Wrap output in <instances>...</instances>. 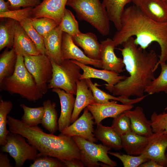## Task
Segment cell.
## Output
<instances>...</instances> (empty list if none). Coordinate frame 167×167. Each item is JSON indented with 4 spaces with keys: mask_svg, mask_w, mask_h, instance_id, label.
<instances>
[{
    "mask_svg": "<svg viewBox=\"0 0 167 167\" xmlns=\"http://www.w3.org/2000/svg\"><path fill=\"white\" fill-rule=\"evenodd\" d=\"M138 7L151 19L159 22H167V3L165 0H142Z\"/></svg>",
    "mask_w": 167,
    "mask_h": 167,
    "instance_id": "603a6c76",
    "label": "cell"
},
{
    "mask_svg": "<svg viewBox=\"0 0 167 167\" xmlns=\"http://www.w3.org/2000/svg\"><path fill=\"white\" fill-rule=\"evenodd\" d=\"M24 58L26 68L33 77L41 92L45 94L52 76L51 60L47 55L42 54Z\"/></svg>",
    "mask_w": 167,
    "mask_h": 167,
    "instance_id": "9c48e42d",
    "label": "cell"
},
{
    "mask_svg": "<svg viewBox=\"0 0 167 167\" xmlns=\"http://www.w3.org/2000/svg\"><path fill=\"white\" fill-rule=\"evenodd\" d=\"M150 118L153 133L167 134V113L163 112L158 114L154 112Z\"/></svg>",
    "mask_w": 167,
    "mask_h": 167,
    "instance_id": "ab89813d",
    "label": "cell"
},
{
    "mask_svg": "<svg viewBox=\"0 0 167 167\" xmlns=\"http://www.w3.org/2000/svg\"></svg>",
    "mask_w": 167,
    "mask_h": 167,
    "instance_id": "816d5d0a",
    "label": "cell"
},
{
    "mask_svg": "<svg viewBox=\"0 0 167 167\" xmlns=\"http://www.w3.org/2000/svg\"><path fill=\"white\" fill-rule=\"evenodd\" d=\"M17 54L13 48H6L0 55V84L5 78L14 73L17 61Z\"/></svg>",
    "mask_w": 167,
    "mask_h": 167,
    "instance_id": "83f0119b",
    "label": "cell"
},
{
    "mask_svg": "<svg viewBox=\"0 0 167 167\" xmlns=\"http://www.w3.org/2000/svg\"><path fill=\"white\" fill-rule=\"evenodd\" d=\"M31 19L34 28L43 37L59 25L54 20L48 17L32 18Z\"/></svg>",
    "mask_w": 167,
    "mask_h": 167,
    "instance_id": "d590c367",
    "label": "cell"
},
{
    "mask_svg": "<svg viewBox=\"0 0 167 167\" xmlns=\"http://www.w3.org/2000/svg\"><path fill=\"white\" fill-rule=\"evenodd\" d=\"M7 125L10 132L19 134L27 139V142L39 152L62 160L80 159V153L72 137L48 134L37 126H29L21 120L7 116Z\"/></svg>",
    "mask_w": 167,
    "mask_h": 167,
    "instance_id": "3957f363",
    "label": "cell"
},
{
    "mask_svg": "<svg viewBox=\"0 0 167 167\" xmlns=\"http://www.w3.org/2000/svg\"><path fill=\"white\" fill-rule=\"evenodd\" d=\"M124 112L130 119L132 131L147 137L153 133L151 121L147 119L141 107L137 106L133 110H127Z\"/></svg>",
    "mask_w": 167,
    "mask_h": 167,
    "instance_id": "44dd1931",
    "label": "cell"
},
{
    "mask_svg": "<svg viewBox=\"0 0 167 167\" xmlns=\"http://www.w3.org/2000/svg\"><path fill=\"white\" fill-rule=\"evenodd\" d=\"M31 18H23L19 20L18 22L32 41L40 53L46 55L44 38L39 34L32 26Z\"/></svg>",
    "mask_w": 167,
    "mask_h": 167,
    "instance_id": "1f68e13d",
    "label": "cell"
},
{
    "mask_svg": "<svg viewBox=\"0 0 167 167\" xmlns=\"http://www.w3.org/2000/svg\"><path fill=\"white\" fill-rule=\"evenodd\" d=\"M52 91L57 94L60 100L61 111L58 124V130L61 133L71 124L75 98L73 94L59 88H53Z\"/></svg>",
    "mask_w": 167,
    "mask_h": 167,
    "instance_id": "e0dca14e",
    "label": "cell"
},
{
    "mask_svg": "<svg viewBox=\"0 0 167 167\" xmlns=\"http://www.w3.org/2000/svg\"><path fill=\"white\" fill-rule=\"evenodd\" d=\"M133 36H135V43L143 49L152 42L157 43L161 49L158 63H166L167 22H159L151 19L134 5L125 8L122 16L120 28L112 40L116 47Z\"/></svg>",
    "mask_w": 167,
    "mask_h": 167,
    "instance_id": "7a4b0ae2",
    "label": "cell"
},
{
    "mask_svg": "<svg viewBox=\"0 0 167 167\" xmlns=\"http://www.w3.org/2000/svg\"><path fill=\"white\" fill-rule=\"evenodd\" d=\"M133 107V105L120 104L116 101L111 100L107 103H95L87 108L92 115L95 124L97 125L106 118H113L126 110L131 109Z\"/></svg>",
    "mask_w": 167,
    "mask_h": 167,
    "instance_id": "4fadbf2b",
    "label": "cell"
},
{
    "mask_svg": "<svg viewBox=\"0 0 167 167\" xmlns=\"http://www.w3.org/2000/svg\"><path fill=\"white\" fill-rule=\"evenodd\" d=\"M78 65L83 71L80 80L91 78L100 79L107 83L105 84V88L111 92L112 88L118 82L126 78L127 76L120 75L119 73L114 71L103 69L100 70L94 68L87 65L82 64L78 62L72 60Z\"/></svg>",
    "mask_w": 167,
    "mask_h": 167,
    "instance_id": "9a60e30c",
    "label": "cell"
},
{
    "mask_svg": "<svg viewBox=\"0 0 167 167\" xmlns=\"http://www.w3.org/2000/svg\"><path fill=\"white\" fill-rule=\"evenodd\" d=\"M74 42L81 47L89 58L100 60L101 44L96 35L91 32L80 33L72 36Z\"/></svg>",
    "mask_w": 167,
    "mask_h": 167,
    "instance_id": "7402d4cb",
    "label": "cell"
},
{
    "mask_svg": "<svg viewBox=\"0 0 167 167\" xmlns=\"http://www.w3.org/2000/svg\"><path fill=\"white\" fill-rule=\"evenodd\" d=\"M165 156L167 159V148L166 149V152H165Z\"/></svg>",
    "mask_w": 167,
    "mask_h": 167,
    "instance_id": "c3c4849f",
    "label": "cell"
},
{
    "mask_svg": "<svg viewBox=\"0 0 167 167\" xmlns=\"http://www.w3.org/2000/svg\"><path fill=\"white\" fill-rule=\"evenodd\" d=\"M10 10V4L9 1L0 0V13L8 12Z\"/></svg>",
    "mask_w": 167,
    "mask_h": 167,
    "instance_id": "f6af8a7d",
    "label": "cell"
},
{
    "mask_svg": "<svg viewBox=\"0 0 167 167\" xmlns=\"http://www.w3.org/2000/svg\"><path fill=\"white\" fill-rule=\"evenodd\" d=\"M13 104L10 101H0V145L3 146L6 143V137L10 132L7 129V115L11 112Z\"/></svg>",
    "mask_w": 167,
    "mask_h": 167,
    "instance_id": "d6a6232c",
    "label": "cell"
},
{
    "mask_svg": "<svg viewBox=\"0 0 167 167\" xmlns=\"http://www.w3.org/2000/svg\"><path fill=\"white\" fill-rule=\"evenodd\" d=\"M66 5L74 11L79 20L87 22L102 35L109 34L110 21L100 0H68Z\"/></svg>",
    "mask_w": 167,
    "mask_h": 167,
    "instance_id": "5b68a950",
    "label": "cell"
},
{
    "mask_svg": "<svg viewBox=\"0 0 167 167\" xmlns=\"http://www.w3.org/2000/svg\"><path fill=\"white\" fill-rule=\"evenodd\" d=\"M68 0H43L33 7L32 18L47 17L52 19L59 25L61 23Z\"/></svg>",
    "mask_w": 167,
    "mask_h": 167,
    "instance_id": "5bb4252c",
    "label": "cell"
},
{
    "mask_svg": "<svg viewBox=\"0 0 167 167\" xmlns=\"http://www.w3.org/2000/svg\"><path fill=\"white\" fill-rule=\"evenodd\" d=\"M100 44L102 68L118 73L123 72L125 66L123 60L115 55L114 50L116 47L112 39L107 38L101 41Z\"/></svg>",
    "mask_w": 167,
    "mask_h": 167,
    "instance_id": "2e32d148",
    "label": "cell"
},
{
    "mask_svg": "<svg viewBox=\"0 0 167 167\" xmlns=\"http://www.w3.org/2000/svg\"><path fill=\"white\" fill-rule=\"evenodd\" d=\"M165 110L167 109V106L165 108Z\"/></svg>",
    "mask_w": 167,
    "mask_h": 167,
    "instance_id": "681fc988",
    "label": "cell"
},
{
    "mask_svg": "<svg viewBox=\"0 0 167 167\" xmlns=\"http://www.w3.org/2000/svg\"><path fill=\"white\" fill-rule=\"evenodd\" d=\"M43 106L44 112L41 124L50 133L54 134L58 130L56 104L48 100L43 101Z\"/></svg>",
    "mask_w": 167,
    "mask_h": 167,
    "instance_id": "f1b7e54d",
    "label": "cell"
},
{
    "mask_svg": "<svg viewBox=\"0 0 167 167\" xmlns=\"http://www.w3.org/2000/svg\"><path fill=\"white\" fill-rule=\"evenodd\" d=\"M167 148V134L153 133L148 137L147 145L142 154L162 167H167V159L165 155Z\"/></svg>",
    "mask_w": 167,
    "mask_h": 167,
    "instance_id": "8fae6325",
    "label": "cell"
},
{
    "mask_svg": "<svg viewBox=\"0 0 167 167\" xmlns=\"http://www.w3.org/2000/svg\"><path fill=\"white\" fill-rule=\"evenodd\" d=\"M65 167H84V165L80 160L78 159H72L62 160Z\"/></svg>",
    "mask_w": 167,
    "mask_h": 167,
    "instance_id": "7bdbcfd3",
    "label": "cell"
},
{
    "mask_svg": "<svg viewBox=\"0 0 167 167\" xmlns=\"http://www.w3.org/2000/svg\"><path fill=\"white\" fill-rule=\"evenodd\" d=\"M94 134L103 144L115 150L122 148L121 137L111 126H106L101 123L97 125Z\"/></svg>",
    "mask_w": 167,
    "mask_h": 167,
    "instance_id": "484cf974",
    "label": "cell"
},
{
    "mask_svg": "<svg viewBox=\"0 0 167 167\" xmlns=\"http://www.w3.org/2000/svg\"><path fill=\"white\" fill-rule=\"evenodd\" d=\"M142 0H132V2H133L134 5L138 7L140 2Z\"/></svg>",
    "mask_w": 167,
    "mask_h": 167,
    "instance_id": "7dc6e473",
    "label": "cell"
},
{
    "mask_svg": "<svg viewBox=\"0 0 167 167\" xmlns=\"http://www.w3.org/2000/svg\"><path fill=\"white\" fill-rule=\"evenodd\" d=\"M119 48L122 56L126 69L129 74L112 88L111 92L115 96H143L145 90L155 79L154 72L159 64L155 51L148 52L137 45L133 37L129 38Z\"/></svg>",
    "mask_w": 167,
    "mask_h": 167,
    "instance_id": "6da1fadb",
    "label": "cell"
},
{
    "mask_svg": "<svg viewBox=\"0 0 167 167\" xmlns=\"http://www.w3.org/2000/svg\"><path fill=\"white\" fill-rule=\"evenodd\" d=\"M72 138L77 144L80 153V160L88 167H114L117 163L108 155L111 148L101 143L95 142L75 136Z\"/></svg>",
    "mask_w": 167,
    "mask_h": 167,
    "instance_id": "52a82bcc",
    "label": "cell"
},
{
    "mask_svg": "<svg viewBox=\"0 0 167 167\" xmlns=\"http://www.w3.org/2000/svg\"><path fill=\"white\" fill-rule=\"evenodd\" d=\"M139 167H162L156 161L152 160L146 161L141 164Z\"/></svg>",
    "mask_w": 167,
    "mask_h": 167,
    "instance_id": "bcb514c9",
    "label": "cell"
},
{
    "mask_svg": "<svg viewBox=\"0 0 167 167\" xmlns=\"http://www.w3.org/2000/svg\"><path fill=\"white\" fill-rule=\"evenodd\" d=\"M51 61L53 73L48 89L59 88L76 95L77 82L80 80L81 74L80 67L72 60H62L59 64Z\"/></svg>",
    "mask_w": 167,
    "mask_h": 167,
    "instance_id": "8992f818",
    "label": "cell"
},
{
    "mask_svg": "<svg viewBox=\"0 0 167 167\" xmlns=\"http://www.w3.org/2000/svg\"><path fill=\"white\" fill-rule=\"evenodd\" d=\"M22 135L10 132L6 137V143L1 149L8 153L14 159L15 167H22L27 160H35L37 157V150L26 142Z\"/></svg>",
    "mask_w": 167,
    "mask_h": 167,
    "instance_id": "ba28073f",
    "label": "cell"
},
{
    "mask_svg": "<svg viewBox=\"0 0 167 167\" xmlns=\"http://www.w3.org/2000/svg\"><path fill=\"white\" fill-rule=\"evenodd\" d=\"M59 26L63 32L73 36L80 33L79 24L74 15L69 10L65 9Z\"/></svg>",
    "mask_w": 167,
    "mask_h": 167,
    "instance_id": "e575fe53",
    "label": "cell"
},
{
    "mask_svg": "<svg viewBox=\"0 0 167 167\" xmlns=\"http://www.w3.org/2000/svg\"><path fill=\"white\" fill-rule=\"evenodd\" d=\"M0 23V50L5 48L11 49L13 46L17 21L11 18Z\"/></svg>",
    "mask_w": 167,
    "mask_h": 167,
    "instance_id": "f546056e",
    "label": "cell"
},
{
    "mask_svg": "<svg viewBox=\"0 0 167 167\" xmlns=\"http://www.w3.org/2000/svg\"><path fill=\"white\" fill-rule=\"evenodd\" d=\"M94 117L87 107L84 109L82 115L62 132L60 135L72 137L79 136L94 142L98 139L94 134Z\"/></svg>",
    "mask_w": 167,
    "mask_h": 167,
    "instance_id": "30bf717a",
    "label": "cell"
},
{
    "mask_svg": "<svg viewBox=\"0 0 167 167\" xmlns=\"http://www.w3.org/2000/svg\"><path fill=\"white\" fill-rule=\"evenodd\" d=\"M108 154L119 159L124 167H137L142 163L150 160L143 154L138 156L125 154L118 152L109 151Z\"/></svg>",
    "mask_w": 167,
    "mask_h": 167,
    "instance_id": "8d00e7d4",
    "label": "cell"
},
{
    "mask_svg": "<svg viewBox=\"0 0 167 167\" xmlns=\"http://www.w3.org/2000/svg\"><path fill=\"white\" fill-rule=\"evenodd\" d=\"M17 61L13 74L5 78L0 84V92L6 91L10 94L19 95L28 101L35 102L42 98L32 75L26 68L24 58L17 55Z\"/></svg>",
    "mask_w": 167,
    "mask_h": 167,
    "instance_id": "277c9868",
    "label": "cell"
},
{
    "mask_svg": "<svg viewBox=\"0 0 167 167\" xmlns=\"http://www.w3.org/2000/svg\"><path fill=\"white\" fill-rule=\"evenodd\" d=\"M111 126L120 136L132 131L130 119L124 112L113 118Z\"/></svg>",
    "mask_w": 167,
    "mask_h": 167,
    "instance_id": "74e56055",
    "label": "cell"
},
{
    "mask_svg": "<svg viewBox=\"0 0 167 167\" xmlns=\"http://www.w3.org/2000/svg\"><path fill=\"white\" fill-rule=\"evenodd\" d=\"M10 3L11 10L18 9L21 7H34L39 5L41 0H8Z\"/></svg>",
    "mask_w": 167,
    "mask_h": 167,
    "instance_id": "b9f144b4",
    "label": "cell"
},
{
    "mask_svg": "<svg viewBox=\"0 0 167 167\" xmlns=\"http://www.w3.org/2000/svg\"><path fill=\"white\" fill-rule=\"evenodd\" d=\"M88 86L91 90L96 103H105L109 102L110 100L119 101L126 105H133L140 102L147 95L134 99H130L123 96H116L107 93L97 88L93 84L91 79H85Z\"/></svg>",
    "mask_w": 167,
    "mask_h": 167,
    "instance_id": "d4e9b609",
    "label": "cell"
},
{
    "mask_svg": "<svg viewBox=\"0 0 167 167\" xmlns=\"http://www.w3.org/2000/svg\"><path fill=\"white\" fill-rule=\"evenodd\" d=\"M132 0H103L109 20L118 31L121 25V19L125 6Z\"/></svg>",
    "mask_w": 167,
    "mask_h": 167,
    "instance_id": "4316f807",
    "label": "cell"
},
{
    "mask_svg": "<svg viewBox=\"0 0 167 167\" xmlns=\"http://www.w3.org/2000/svg\"><path fill=\"white\" fill-rule=\"evenodd\" d=\"M161 71L159 76L147 87L145 92L149 95L163 92L167 93V64H160Z\"/></svg>",
    "mask_w": 167,
    "mask_h": 167,
    "instance_id": "836d02e7",
    "label": "cell"
},
{
    "mask_svg": "<svg viewBox=\"0 0 167 167\" xmlns=\"http://www.w3.org/2000/svg\"><path fill=\"white\" fill-rule=\"evenodd\" d=\"M33 8L27 7L1 13L0 17L1 19L11 18L18 22L20 19L23 18H32V11Z\"/></svg>",
    "mask_w": 167,
    "mask_h": 167,
    "instance_id": "60d3db41",
    "label": "cell"
},
{
    "mask_svg": "<svg viewBox=\"0 0 167 167\" xmlns=\"http://www.w3.org/2000/svg\"><path fill=\"white\" fill-rule=\"evenodd\" d=\"M122 148L127 154L138 156L142 154L148 143V137L131 131L121 136Z\"/></svg>",
    "mask_w": 167,
    "mask_h": 167,
    "instance_id": "cb8c5ba5",
    "label": "cell"
},
{
    "mask_svg": "<svg viewBox=\"0 0 167 167\" xmlns=\"http://www.w3.org/2000/svg\"><path fill=\"white\" fill-rule=\"evenodd\" d=\"M33 161L30 167H65L62 160L47 155H38Z\"/></svg>",
    "mask_w": 167,
    "mask_h": 167,
    "instance_id": "f35d334b",
    "label": "cell"
},
{
    "mask_svg": "<svg viewBox=\"0 0 167 167\" xmlns=\"http://www.w3.org/2000/svg\"><path fill=\"white\" fill-rule=\"evenodd\" d=\"M61 51L62 60H74L85 65L102 68L100 60L93 59L88 57L75 43L72 36L64 32L62 34Z\"/></svg>",
    "mask_w": 167,
    "mask_h": 167,
    "instance_id": "7c38bea8",
    "label": "cell"
},
{
    "mask_svg": "<svg viewBox=\"0 0 167 167\" xmlns=\"http://www.w3.org/2000/svg\"><path fill=\"white\" fill-rule=\"evenodd\" d=\"M20 106L24 111L21 119L23 123L29 126H36L41 123L44 112L43 106L32 108L23 103Z\"/></svg>",
    "mask_w": 167,
    "mask_h": 167,
    "instance_id": "4dcf8cb0",
    "label": "cell"
},
{
    "mask_svg": "<svg viewBox=\"0 0 167 167\" xmlns=\"http://www.w3.org/2000/svg\"><path fill=\"white\" fill-rule=\"evenodd\" d=\"M165 1L166 2H167V0H165Z\"/></svg>",
    "mask_w": 167,
    "mask_h": 167,
    "instance_id": "f907efd6",
    "label": "cell"
},
{
    "mask_svg": "<svg viewBox=\"0 0 167 167\" xmlns=\"http://www.w3.org/2000/svg\"><path fill=\"white\" fill-rule=\"evenodd\" d=\"M10 160L8 155L1 152L0 153V167H12Z\"/></svg>",
    "mask_w": 167,
    "mask_h": 167,
    "instance_id": "ee69618b",
    "label": "cell"
},
{
    "mask_svg": "<svg viewBox=\"0 0 167 167\" xmlns=\"http://www.w3.org/2000/svg\"><path fill=\"white\" fill-rule=\"evenodd\" d=\"M13 48L17 55L23 57L41 54L25 31L17 21Z\"/></svg>",
    "mask_w": 167,
    "mask_h": 167,
    "instance_id": "d6986e66",
    "label": "cell"
},
{
    "mask_svg": "<svg viewBox=\"0 0 167 167\" xmlns=\"http://www.w3.org/2000/svg\"><path fill=\"white\" fill-rule=\"evenodd\" d=\"M76 95L71 124L78 118L80 113L83 109L89 105L96 103L92 93L85 79L77 81Z\"/></svg>",
    "mask_w": 167,
    "mask_h": 167,
    "instance_id": "ac0fdd59",
    "label": "cell"
},
{
    "mask_svg": "<svg viewBox=\"0 0 167 167\" xmlns=\"http://www.w3.org/2000/svg\"><path fill=\"white\" fill-rule=\"evenodd\" d=\"M63 32L59 25L44 37L46 54L51 60L60 64L62 58V45Z\"/></svg>",
    "mask_w": 167,
    "mask_h": 167,
    "instance_id": "ffe728a7",
    "label": "cell"
}]
</instances>
